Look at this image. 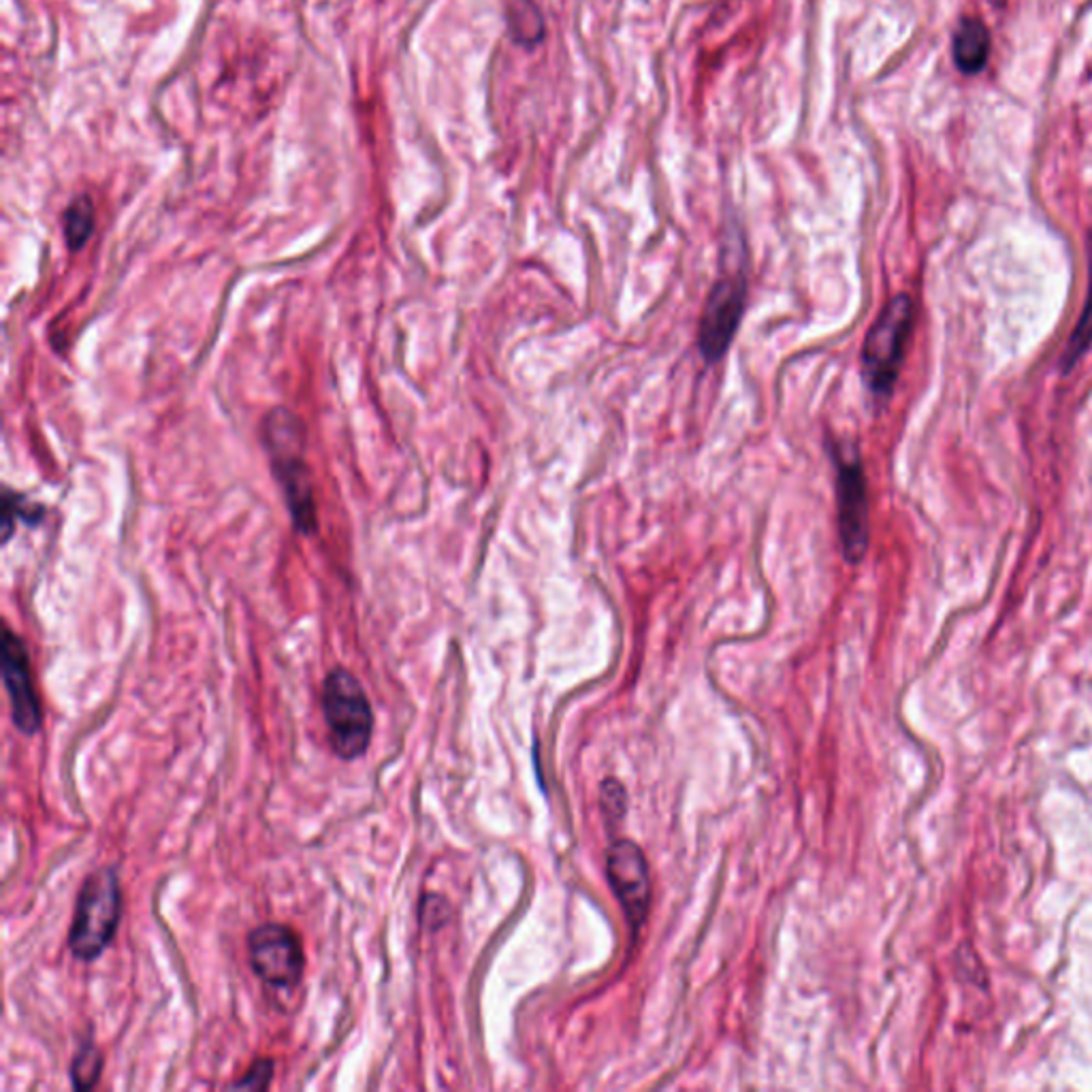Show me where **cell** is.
I'll list each match as a JSON object with an SVG mask.
<instances>
[{"mask_svg":"<svg viewBox=\"0 0 1092 1092\" xmlns=\"http://www.w3.org/2000/svg\"><path fill=\"white\" fill-rule=\"evenodd\" d=\"M260 440L295 529L304 536H312L319 529V514L312 472L306 461V431L301 420L286 408H273L262 419Z\"/></svg>","mask_w":1092,"mask_h":1092,"instance_id":"6da1fadb","label":"cell"},{"mask_svg":"<svg viewBox=\"0 0 1092 1092\" xmlns=\"http://www.w3.org/2000/svg\"><path fill=\"white\" fill-rule=\"evenodd\" d=\"M122 918V888L118 871L107 866L90 873L80 890L69 949L73 958L92 962L109 947Z\"/></svg>","mask_w":1092,"mask_h":1092,"instance_id":"7a4b0ae2","label":"cell"},{"mask_svg":"<svg viewBox=\"0 0 1092 1092\" xmlns=\"http://www.w3.org/2000/svg\"><path fill=\"white\" fill-rule=\"evenodd\" d=\"M321 706L336 756H363L374 734V711L361 680L346 669H334L323 680Z\"/></svg>","mask_w":1092,"mask_h":1092,"instance_id":"3957f363","label":"cell"},{"mask_svg":"<svg viewBox=\"0 0 1092 1092\" xmlns=\"http://www.w3.org/2000/svg\"><path fill=\"white\" fill-rule=\"evenodd\" d=\"M912 327L914 301L909 295L901 293L884 306L866 334L862 346V376L868 391L879 400L890 397L899 380Z\"/></svg>","mask_w":1092,"mask_h":1092,"instance_id":"277c9868","label":"cell"},{"mask_svg":"<svg viewBox=\"0 0 1092 1092\" xmlns=\"http://www.w3.org/2000/svg\"><path fill=\"white\" fill-rule=\"evenodd\" d=\"M837 463V512L842 555L858 564L868 549V494L855 446L840 444L833 453Z\"/></svg>","mask_w":1092,"mask_h":1092,"instance_id":"5b68a950","label":"cell"},{"mask_svg":"<svg viewBox=\"0 0 1092 1092\" xmlns=\"http://www.w3.org/2000/svg\"><path fill=\"white\" fill-rule=\"evenodd\" d=\"M248 960L254 975L275 990L295 988L306 971L301 936L280 922L256 926L248 934Z\"/></svg>","mask_w":1092,"mask_h":1092,"instance_id":"8992f818","label":"cell"},{"mask_svg":"<svg viewBox=\"0 0 1092 1092\" xmlns=\"http://www.w3.org/2000/svg\"><path fill=\"white\" fill-rule=\"evenodd\" d=\"M2 658V680L9 696V709L13 726L24 737H35L43 724L41 700L35 687V676L30 666L28 649L11 628H4L0 643Z\"/></svg>","mask_w":1092,"mask_h":1092,"instance_id":"52a82bcc","label":"cell"},{"mask_svg":"<svg viewBox=\"0 0 1092 1092\" xmlns=\"http://www.w3.org/2000/svg\"><path fill=\"white\" fill-rule=\"evenodd\" d=\"M747 282L741 275L722 278L709 293L698 329V346L706 361H719L739 332L745 312Z\"/></svg>","mask_w":1092,"mask_h":1092,"instance_id":"ba28073f","label":"cell"},{"mask_svg":"<svg viewBox=\"0 0 1092 1092\" xmlns=\"http://www.w3.org/2000/svg\"><path fill=\"white\" fill-rule=\"evenodd\" d=\"M606 875L630 925H643L649 912L651 884L641 847L632 840H615L606 853Z\"/></svg>","mask_w":1092,"mask_h":1092,"instance_id":"9c48e42d","label":"cell"},{"mask_svg":"<svg viewBox=\"0 0 1092 1092\" xmlns=\"http://www.w3.org/2000/svg\"><path fill=\"white\" fill-rule=\"evenodd\" d=\"M990 30L978 17H962L954 30L952 52L956 69L965 76H978L990 58Z\"/></svg>","mask_w":1092,"mask_h":1092,"instance_id":"30bf717a","label":"cell"},{"mask_svg":"<svg viewBox=\"0 0 1092 1092\" xmlns=\"http://www.w3.org/2000/svg\"><path fill=\"white\" fill-rule=\"evenodd\" d=\"M94 203L87 194L76 197L63 214V233L69 251H82L94 231Z\"/></svg>","mask_w":1092,"mask_h":1092,"instance_id":"8fae6325","label":"cell"},{"mask_svg":"<svg viewBox=\"0 0 1092 1092\" xmlns=\"http://www.w3.org/2000/svg\"><path fill=\"white\" fill-rule=\"evenodd\" d=\"M1092 346V233L1089 235V293L1084 301L1082 316L1078 321V327L1074 329V336L1067 343L1065 356H1063V369L1071 372L1078 361L1089 352Z\"/></svg>","mask_w":1092,"mask_h":1092,"instance_id":"7c38bea8","label":"cell"},{"mask_svg":"<svg viewBox=\"0 0 1092 1092\" xmlns=\"http://www.w3.org/2000/svg\"><path fill=\"white\" fill-rule=\"evenodd\" d=\"M103 1054L92 1041H85L71 1063V1082L78 1091H90L96 1087L103 1071Z\"/></svg>","mask_w":1092,"mask_h":1092,"instance_id":"4fadbf2b","label":"cell"},{"mask_svg":"<svg viewBox=\"0 0 1092 1092\" xmlns=\"http://www.w3.org/2000/svg\"><path fill=\"white\" fill-rule=\"evenodd\" d=\"M518 9H510V30L523 45H534L542 39L540 11L529 0H516Z\"/></svg>","mask_w":1092,"mask_h":1092,"instance_id":"5bb4252c","label":"cell"},{"mask_svg":"<svg viewBox=\"0 0 1092 1092\" xmlns=\"http://www.w3.org/2000/svg\"><path fill=\"white\" fill-rule=\"evenodd\" d=\"M273 1071H275V1063L267 1056L262 1059H256L251 1069L231 1084V1089H240V1091H267L271 1087V1080H273Z\"/></svg>","mask_w":1092,"mask_h":1092,"instance_id":"9a60e30c","label":"cell"},{"mask_svg":"<svg viewBox=\"0 0 1092 1092\" xmlns=\"http://www.w3.org/2000/svg\"><path fill=\"white\" fill-rule=\"evenodd\" d=\"M599 803L602 811L610 822H619L625 815V790L617 779H608L602 783L599 790Z\"/></svg>","mask_w":1092,"mask_h":1092,"instance_id":"2e32d148","label":"cell"}]
</instances>
